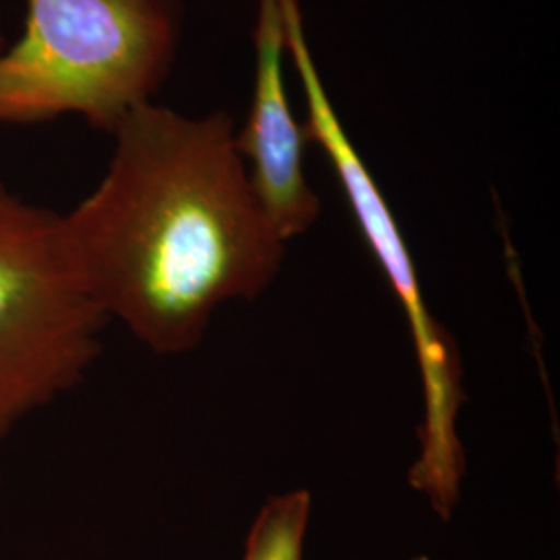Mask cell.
Returning a JSON list of instances; mask_svg holds the SVG:
<instances>
[{"label": "cell", "instance_id": "cell-3", "mask_svg": "<svg viewBox=\"0 0 560 560\" xmlns=\"http://www.w3.org/2000/svg\"><path fill=\"white\" fill-rule=\"evenodd\" d=\"M280 11L284 52L293 62L307 106L303 122L307 140L320 145L330 162L360 226L361 237L399 300L416 347L423 418L418 434L420 455L409 471V483L413 490L425 494L439 517L451 520L465 478V451L457 428L460 405L465 400L459 347L453 335L430 314L421 295L416 264L395 214L326 92L307 42L300 0H280Z\"/></svg>", "mask_w": 560, "mask_h": 560}, {"label": "cell", "instance_id": "cell-2", "mask_svg": "<svg viewBox=\"0 0 560 560\" xmlns=\"http://www.w3.org/2000/svg\"><path fill=\"white\" fill-rule=\"evenodd\" d=\"M180 0H27L0 52V125L78 115L113 133L154 102L179 52Z\"/></svg>", "mask_w": 560, "mask_h": 560}, {"label": "cell", "instance_id": "cell-4", "mask_svg": "<svg viewBox=\"0 0 560 560\" xmlns=\"http://www.w3.org/2000/svg\"><path fill=\"white\" fill-rule=\"evenodd\" d=\"M106 320L69 256L60 214L0 180V436L83 381Z\"/></svg>", "mask_w": 560, "mask_h": 560}, {"label": "cell", "instance_id": "cell-5", "mask_svg": "<svg viewBox=\"0 0 560 560\" xmlns=\"http://www.w3.org/2000/svg\"><path fill=\"white\" fill-rule=\"evenodd\" d=\"M254 48V94L247 119L235 131V145L264 217L289 243L316 224L322 203L305 175V152L312 143L284 88L280 0H258Z\"/></svg>", "mask_w": 560, "mask_h": 560}, {"label": "cell", "instance_id": "cell-7", "mask_svg": "<svg viewBox=\"0 0 560 560\" xmlns=\"http://www.w3.org/2000/svg\"><path fill=\"white\" fill-rule=\"evenodd\" d=\"M7 48V36H4V27H2V15H0V52Z\"/></svg>", "mask_w": 560, "mask_h": 560}, {"label": "cell", "instance_id": "cell-1", "mask_svg": "<svg viewBox=\"0 0 560 560\" xmlns=\"http://www.w3.org/2000/svg\"><path fill=\"white\" fill-rule=\"evenodd\" d=\"M98 187L60 214L90 298L159 355L200 345L214 312L256 300L287 243L261 212L226 113L156 102L119 120Z\"/></svg>", "mask_w": 560, "mask_h": 560}, {"label": "cell", "instance_id": "cell-8", "mask_svg": "<svg viewBox=\"0 0 560 560\" xmlns=\"http://www.w3.org/2000/svg\"><path fill=\"white\" fill-rule=\"evenodd\" d=\"M413 560H430V559H428V557H418V559H413Z\"/></svg>", "mask_w": 560, "mask_h": 560}, {"label": "cell", "instance_id": "cell-6", "mask_svg": "<svg viewBox=\"0 0 560 560\" xmlns=\"http://www.w3.org/2000/svg\"><path fill=\"white\" fill-rule=\"evenodd\" d=\"M312 513L307 490H291L264 502L249 529L243 560H303Z\"/></svg>", "mask_w": 560, "mask_h": 560}]
</instances>
